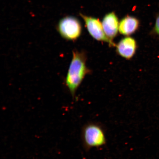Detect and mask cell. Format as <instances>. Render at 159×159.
<instances>
[{"mask_svg":"<svg viewBox=\"0 0 159 159\" xmlns=\"http://www.w3.org/2000/svg\"><path fill=\"white\" fill-rule=\"evenodd\" d=\"M87 57L84 51L73 50L72 58L65 79V84L73 98L86 75L91 73L86 65Z\"/></svg>","mask_w":159,"mask_h":159,"instance_id":"6da1fadb","label":"cell"},{"mask_svg":"<svg viewBox=\"0 0 159 159\" xmlns=\"http://www.w3.org/2000/svg\"><path fill=\"white\" fill-rule=\"evenodd\" d=\"M81 139L83 148L87 152L93 148H102L107 143L104 127L97 122H89L83 126Z\"/></svg>","mask_w":159,"mask_h":159,"instance_id":"7a4b0ae2","label":"cell"},{"mask_svg":"<svg viewBox=\"0 0 159 159\" xmlns=\"http://www.w3.org/2000/svg\"><path fill=\"white\" fill-rule=\"evenodd\" d=\"M57 30L61 38L67 41H76L82 33L80 22L70 16L61 19L57 25Z\"/></svg>","mask_w":159,"mask_h":159,"instance_id":"3957f363","label":"cell"},{"mask_svg":"<svg viewBox=\"0 0 159 159\" xmlns=\"http://www.w3.org/2000/svg\"><path fill=\"white\" fill-rule=\"evenodd\" d=\"M80 16L84 20L89 34L93 38L97 41L108 43L109 46L116 47V44L105 34L102 23H101L99 19L87 16L81 14H80Z\"/></svg>","mask_w":159,"mask_h":159,"instance_id":"277c9868","label":"cell"},{"mask_svg":"<svg viewBox=\"0 0 159 159\" xmlns=\"http://www.w3.org/2000/svg\"><path fill=\"white\" fill-rule=\"evenodd\" d=\"M117 53L126 59H132L137 48V42L134 39L130 37L123 38L116 45Z\"/></svg>","mask_w":159,"mask_h":159,"instance_id":"5b68a950","label":"cell"},{"mask_svg":"<svg viewBox=\"0 0 159 159\" xmlns=\"http://www.w3.org/2000/svg\"><path fill=\"white\" fill-rule=\"evenodd\" d=\"M102 25L105 34L112 41L118 34L119 27L118 18L115 13L111 12L105 16Z\"/></svg>","mask_w":159,"mask_h":159,"instance_id":"8992f818","label":"cell"},{"mask_svg":"<svg viewBox=\"0 0 159 159\" xmlns=\"http://www.w3.org/2000/svg\"><path fill=\"white\" fill-rule=\"evenodd\" d=\"M139 25V21L136 18L128 16L120 22L119 24V30L121 34L130 35L137 30Z\"/></svg>","mask_w":159,"mask_h":159,"instance_id":"52a82bcc","label":"cell"},{"mask_svg":"<svg viewBox=\"0 0 159 159\" xmlns=\"http://www.w3.org/2000/svg\"><path fill=\"white\" fill-rule=\"evenodd\" d=\"M154 31L157 34L159 35V14L157 17L154 27Z\"/></svg>","mask_w":159,"mask_h":159,"instance_id":"ba28073f","label":"cell"}]
</instances>
